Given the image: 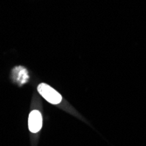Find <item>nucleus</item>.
Segmentation results:
<instances>
[{
    "label": "nucleus",
    "mask_w": 146,
    "mask_h": 146,
    "mask_svg": "<svg viewBox=\"0 0 146 146\" xmlns=\"http://www.w3.org/2000/svg\"><path fill=\"white\" fill-rule=\"evenodd\" d=\"M38 91L43 98L52 104H58L61 102L62 97L59 93L45 83H41L38 86Z\"/></svg>",
    "instance_id": "obj_1"
},
{
    "label": "nucleus",
    "mask_w": 146,
    "mask_h": 146,
    "mask_svg": "<svg viewBox=\"0 0 146 146\" xmlns=\"http://www.w3.org/2000/svg\"><path fill=\"white\" fill-rule=\"evenodd\" d=\"M28 127L31 132L37 133L42 127V115L38 110H33L29 115Z\"/></svg>",
    "instance_id": "obj_2"
},
{
    "label": "nucleus",
    "mask_w": 146,
    "mask_h": 146,
    "mask_svg": "<svg viewBox=\"0 0 146 146\" xmlns=\"http://www.w3.org/2000/svg\"><path fill=\"white\" fill-rule=\"evenodd\" d=\"M11 76H12L13 81H14L15 82H17L19 85L25 84L29 79L27 70H26L24 67H21V66L16 67L14 69L12 70Z\"/></svg>",
    "instance_id": "obj_3"
}]
</instances>
